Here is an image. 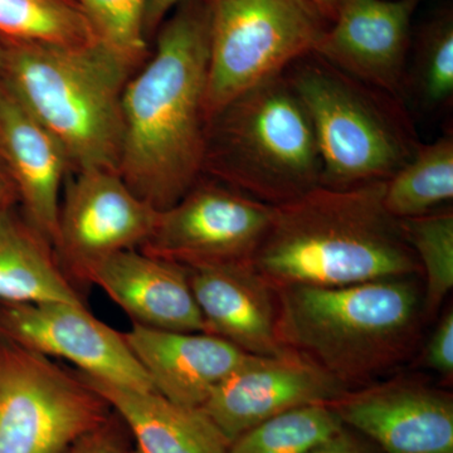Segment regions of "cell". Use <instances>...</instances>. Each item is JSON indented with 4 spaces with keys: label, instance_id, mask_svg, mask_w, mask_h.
Listing matches in <instances>:
<instances>
[{
    "label": "cell",
    "instance_id": "cell-4",
    "mask_svg": "<svg viewBox=\"0 0 453 453\" xmlns=\"http://www.w3.org/2000/svg\"><path fill=\"white\" fill-rule=\"evenodd\" d=\"M0 42L3 81L58 139L71 172H118L122 95L136 71L100 43L61 47Z\"/></svg>",
    "mask_w": 453,
    "mask_h": 453
},
{
    "label": "cell",
    "instance_id": "cell-10",
    "mask_svg": "<svg viewBox=\"0 0 453 453\" xmlns=\"http://www.w3.org/2000/svg\"><path fill=\"white\" fill-rule=\"evenodd\" d=\"M157 216V211L139 198L118 172L74 170L62 190L53 249L79 288L101 262L140 249Z\"/></svg>",
    "mask_w": 453,
    "mask_h": 453
},
{
    "label": "cell",
    "instance_id": "cell-18",
    "mask_svg": "<svg viewBox=\"0 0 453 453\" xmlns=\"http://www.w3.org/2000/svg\"><path fill=\"white\" fill-rule=\"evenodd\" d=\"M187 270L205 333L251 356L276 357L288 351L277 338V291L252 265Z\"/></svg>",
    "mask_w": 453,
    "mask_h": 453
},
{
    "label": "cell",
    "instance_id": "cell-3",
    "mask_svg": "<svg viewBox=\"0 0 453 453\" xmlns=\"http://www.w3.org/2000/svg\"><path fill=\"white\" fill-rule=\"evenodd\" d=\"M276 291L280 344L348 389L368 386L407 359L425 318L421 292L408 277Z\"/></svg>",
    "mask_w": 453,
    "mask_h": 453
},
{
    "label": "cell",
    "instance_id": "cell-6",
    "mask_svg": "<svg viewBox=\"0 0 453 453\" xmlns=\"http://www.w3.org/2000/svg\"><path fill=\"white\" fill-rule=\"evenodd\" d=\"M314 127L323 164L321 186L350 188L386 181L416 153L395 98L357 81L320 57L308 55L285 71ZM392 97V96H390Z\"/></svg>",
    "mask_w": 453,
    "mask_h": 453
},
{
    "label": "cell",
    "instance_id": "cell-27",
    "mask_svg": "<svg viewBox=\"0 0 453 453\" xmlns=\"http://www.w3.org/2000/svg\"><path fill=\"white\" fill-rule=\"evenodd\" d=\"M423 365L443 375L453 374V312L443 315L423 351Z\"/></svg>",
    "mask_w": 453,
    "mask_h": 453
},
{
    "label": "cell",
    "instance_id": "cell-2",
    "mask_svg": "<svg viewBox=\"0 0 453 453\" xmlns=\"http://www.w3.org/2000/svg\"><path fill=\"white\" fill-rule=\"evenodd\" d=\"M384 186H319L276 205L252 267L275 290L340 288L421 273L401 223L384 207Z\"/></svg>",
    "mask_w": 453,
    "mask_h": 453
},
{
    "label": "cell",
    "instance_id": "cell-14",
    "mask_svg": "<svg viewBox=\"0 0 453 453\" xmlns=\"http://www.w3.org/2000/svg\"><path fill=\"white\" fill-rule=\"evenodd\" d=\"M421 0H342L314 55L396 98L403 95L414 12Z\"/></svg>",
    "mask_w": 453,
    "mask_h": 453
},
{
    "label": "cell",
    "instance_id": "cell-16",
    "mask_svg": "<svg viewBox=\"0 0 453 453\" xmlns=\"http://www.w3.org/2000/svg\"><path fill=\"white\" fill-rule=\"evenodd\" d=\"M122 334L155 392L190 408H201L211 392L252 357L204 332H169L131 324Z\"/></svg>",
    "mask_w": 453,
    "mask_h": 453
},
{
    "label": "cell",
    "instance_id": "cell-17",
    "mask_svg": "<svg viewBox=\"0 0 453 453\" xmlns=\"http://www.w3.org/2000/svg\"><path fill=\"white\" fill-rule=\"evenodd\" d=\"M100 288L133 323L169 332H204L186 267L142 250L116 253L92 268L86 286Z\"/></svg>",
    "mask_w": 453,
    "mask_h": 453
},
{
    "label": "cell",
    "instance_id": "cell-19",
    "mask_svg": "<svg viewBox=\"0 0 453 453\" xmlns=\"http://www.w3.org/2000/svg\"><path fill=\"white\" fill-rule=\"evenodd\" d=\"M80 375L120 418L135 442L136 453H228V441L201 408L174 403L155 390L127 388Z\"/></svg>",
    "mask_w": 453,
    "mask_h": 453
},
{
    "label": "cell",
    "instance_id": "cell-31",
    "mask_svg": "<svg viewBox=\"0 0 453 453\" xmlns=\"http://www.w3.org/2000/svg\"><path fill=\"white\" fill-rule=\"evenodd\" d=\"M18 204L16 188L0 155V210Z\"/></svg>",
    "mask_w": 453,
    "mask_h": 453
},
{
    "label": "cell",
    "instance_id": "cell-23",
    "mask_svg": "<svg viewBox=\"0 0 453 453\" xmlns=\"http://www.w3.org/2000/svg\"><path fill=\"white\" fill-rule=\"evenodd\" d=\"M404 92H410L425 111H440L453 98V11L440 8L422 26Z\"/></svg>",
    "mask_w": 453,
    "mask_h": 453
},
{
    "label": "cell",
    "instance_id": "cell-15",
    "mask_svg": "<svg viewBox=\"0 0 453 453\" xmlns=\"http://www.w3.org/2000/svg\"><path fill=\"white\" fill-rule=\"evenodd\" d=\"M0 155L26 219L50 243L71 163L64 146L0 81Z\"/></svg>",
    "mask_w": 453,
    "mask_h": 453
},
{
    "label": "cell",
    "instance_id": "cell-33",
    "mask_svg": "<svg viewBox=\"0 0 453 453\" xmlns=\"http://www.w3.org/2000/svg\"><path fill=\"white\" fill-rule=\"evenodd\" d=\"M3 79V46L2 42H0V81Z\"/></svg>",
    "mask_w": 453,
    "mask_h": 453
},
{
    "label": "cell",
    "instance_id": "cell-5",
    "mask_svg": "<svg viewBox=\"0 0 453 453\" xmlns=\"http://www.w3.org/2000/svg\"><path fill=\"white\" fill-rule=\"evenodd\" d=\"M203 175L273 207L321 186L314 127L285 73L247 89L208 119Z\"/></svg>",
    "mask_w": 453,
    "mask_h": 453
},
{
    "label": "cell",
    "instance_id": "cell-13",
    "mask_svg": "<svg viewBox=\"0 0 453 453\" xmlns=\"http://www.w3.org/2000/svg\"><path fill=\"white\" fill-rule=\"evenodd\" d=\"M329 405L384 453H453L452 395L418 380L347 390Z\"/></svg>",
    "mask_w": 453,
    "mask_h": 453
},
{
    "label": "cell",
    "instance_id": "cell-9",
    "mask_svg": "<svg viewBox=\"0 0 453 453\" xmlns=\"http://www.w3.org/2000/svg\"><path fill=\"white\" fill-rule=\"evenodd\" d=\"M273 205L202 175L172 207L157 211L139 250L186 268L252 265Z\"/></svg>",
    "mask_w": 453,
    "mask_h": 453
},
{
    "label": "cell",
    "instance_id": "cell-21",
    "mask_svg": "<svg viewBox=\"0 0 453 453\" xmlns=\"http://www.w3.org/2000/svg\"><path fill=\"white\" fill-rule=\"evenodd\" d=\"M453 199V138L419 144L410 160L386 180L383 204L393 219L426 216Z\"/></svg>",
    "mask_w": 453,
    "mask_h": 453
},
{
    "label": "cell",
    "instance_id": "cell-12",
    "mask_svg": "<svg viewBox=\"0 0 453 453\" xmlns=\"http://www.w3.org/2000/svg\"><path fill=\"white\" fill-rule=\"evenodd\" d=\"M347 387L299 354L252 356L211 392L201 410L229 445L259 423L288 411L330 404Z\"/></svg>",
    "mask_w": 453,
    "mask_h": 453
},
{
    "label": "cell",
    "instance_id": "cell-22",
    "mask_svg": "<svg viewBox=\"0 0 453 453\" xmlns=\"http://www.w3.org/2000/svg\"><path fill=\"white\" fill-rule=\"evenodd\" d=\"M0 40L61 47L98 43L76 0H0Z\"/></svg>",
    "mask_w": 453,
    "mask_h": 453
},
{
    "label": "cell",
    "instance_id": "cell-11",
    "mask_svg": "<svg viewBox=\"0 0 453 453\" xmlns=\"http://www.w3.org/2000/svg\"><path fill=\"white\" fill-rule=\"evenodd\" d=\"M0 336L43 356L67 360L89 377L154 390L124 334L92 315L86 305L0 301Z\"/></svg>",
    "mask_w": 453,
    "mask_h": 453
},
{
    "label": "cell",
    "instance_id": "cell-26",
    "mask_svg": "<svg viewBox=\"0 0 453 453\" xmlns=\"http://www.w3.org/2000/svg\"><path fill=\"white\" fill-rule=\"evenodd\" d=\"M101 46L138 71L151 44L145 37L144 14L148 0H76Z\"/></svg>",
    "mask_w": 453,
    "mask_h": 453
},
{
    "label": "cell",
    "instance_id": "cell-20",
    "mask_svg": "<svg viewBox=\"0 0 453 453\" xmlns=\"http://www.w3.org/2000/svg\"><path fill=\"white\" fill-rule=\"evenodd\" d=\"M0 301L85 305L65 273L53 244L26 219L18 204L0 210Z\"/></svg>",
    "mask_w": 453,
    "mask_h": 453
},
{
    "label": "cell",
    "instance_id": "cell-7",
    "mask_svg": "<svg viewBox=\"0 0 453 453\" xmlns=\"http://www.w3.org/2000/svg\"><path fill=\"white\" fill-rule=\"evenodd\" d=\"M207 121L247 89L315 52L329 22L308 0H208Z\"/></svg>",
    "mask_w": 453,
    "mask_h": 453
},
{
    "label": "cell",
    "instance_id": "cell-1",
    "mask_svg": "<svg viewBox=\"0 0 453 453\" xmlns=\"http://www.w3.org/2000/svg\"><path fill=\"white\" fill-rule=\"evenodd\" d=\"M150 55L122 95L119 175L157 211L175 204L203 175L207 131L210 9L187 0L170 13Z\"/></svg>",
    "mask_w": 453,
    "mask_h": 453
},
{
    "label": "cell",
    "instance_id": "cell-8",
    "mask_svg": "<svg viewBox=\"0 0 453 453\" xmlns=\"http://www.w3.org/2000/svg\"><path fill=\"white\" fill-rule=\"evenodd\" d=\"M112 413L79 372L0 336V453H67Z\"/></svg>",
    "mask_w": 453,
    "mask_h": 453
},
{
    "label": "cell",
    "instance_id": "cell-24",
    "mask_svg": "<svg viewBox=\"0 0 453 453\" xmlns=\"http://www.w3.org/2000/svg\"><path fill=\"white\" fill-rule=\"evenodd\" d=\"M342 427L329 404L306 405L244 432L229 445L228 453H308Z\"/></svg>",
    "mask_w": 453,
    "mask_h": 453
},
{
    "label": "cell",
    "instance_id": "cell-29",
    "mask_svg": "<svg viewBox=\"0 0 453 453\" xmlns=\"http://www.w3.org/2000/svg\"><path fill=\"white\" fill-rule=\"evenodd\" d=\"M308 453H375L362 438L344 426L333 436L312 447Z\"/></svg>",
    "mask_w": 453,
    "mask_h": 453
},
{
    "label": "cell",
    "instance_id": "cell-28",
    "mask_svg": "<svg viewBox=\"0 0 453 453\" xmlns=\"http://www.w3.org/2000/svg\"><path fill=\"white\" fill-rule=\"evenodd\" d=\"M125 434L127 428L112 413L105 425L81 438L67 453H133Z\"/></svg>",
    "mask_w": 453,
    "mask_h": 453
},
{
    "label": "cell",
    "instance_id": "cell-25",
    "mask_svg": "<svg viewBox=\"0 0 453 453\" xmlns=\"http://www.w3.org/2000/svg\"><path fill=\"white\" fill-rule=\"evenodd\" d=\"M399 223L426 275L423 316H434L453 288L452 210L432 211Z\"/></svg>",
    "mask_w": 453,
    "mask_h": 453
},
{
    "label": "cell",
    "instance_id": "cell-30",
    "mask_svg": "<svg viewBox=\"0 0 453 453\" xmlns=\"http://www.w3.org/2000/svg\"><path fill=\"white\" fill-rule=\"evenodd\" d=\"M187 0H148L144 14V32L146 40L151 44L157 29L175 8Z\"/></svg>",
    "mask_w": 453,
    "mask_h": 453
},
{
    "label": "cell",
    "instance_id": "cell-32",
    "mask_svg": "<svg viewBox=\"0 0 453 453\" xmlns=\"http://www.w3.org/2000/svg\"><path fill=\"white\" fill-rule=\"evenodd\" d=\"M308 2L327 22L332 23L342 0H308Z\"/></svg>",
    "mask_w": 453,
    "mask_h": 453
}]
</instances>
